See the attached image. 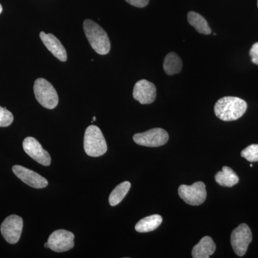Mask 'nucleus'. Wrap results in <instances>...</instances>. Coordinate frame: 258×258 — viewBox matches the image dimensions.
<instances>
[{
  "label": "nucleus",
  "instance_id": "f257e3e1",
  "mask_svg": "<svg viewBox=\"0 0 258 258\" xmlns=\"http://www.w3.org/2000/svg\"><path fill=\"white\" fill-rule=\"evenodd\" d=\"M247 108V103L244 100L237 97L226 96L217 102L215 113L217 118L224 121H232L241 118Z\"/></svg>",
  "mask_w": 258,
  "mask_h": 258
},
{
  "label": "nucleus",
  "instance_id": "f03ea898",
  "mask_svg": "<svg viewBox=\"0 0 258 258\" xmlns=\"http://www.w3.org/2000/svg\"><path fill=\"white\" fill-rule=\"evenodd\" d=\"M83 30L91 47L99 55H106L111 50V42L106 32L91 20L83 23Z\"/></svg>",
  "mask_w": 258,
  "mask_h": 258
},
{
  "label": "nucleus",
  "instance_id": "7ed1b4c3",
  "mask_svg": "<svg viewBox=\"0 0 258 258\" xmlns=\"http://www.w3.org/2000/svg\"><path fill=\"white\" fill-rule=\"evenodd\" d=\"M84 150L90 157H98L106 154L107 144L101 129L90 125L85 132Z\"/></svg>",
  "mask_w": 258,
  "mask_h": 258
},
{
  "label": "nucleus",
  "instance_id": "20e7f679",
  "mask_svg": "<svg viewBox=\"0 0 258 258\" xmlns=\"http://www.w3.org/2000/svg\"><path fill=\"white\" fill-rule=\"evenodd\" d=\"M34 93L37 101L47 109H53L58 104V95L55 88L44 79H37L34 84Z\"/></svg>",
  "mask_w": 258,
  "mask_h": 258
},
{
  "label": "nucleus",
  "instance_id": "39448f33",
  "mask_svg": "<svg viewBox=\"0 0 258 258\" xmlns=\"http://www.w3.org/2000/svg\"><path fill=\"white\" fill-rule=\"evenodd\" d=\"M178 193L181 200L192 206L202 205L207 198L206 186L203 181H198L192 185H180Z\"/></svg>",
  "mask_w": 258,
  "mask_h": 258
},
{
  "label": "nucleus",
  "instance_id": "423d86ee",
  "mask_svg": "<svg viewBox=\"0 0 258 258\" xmlns=\"http://www.w3.org/2000/svg\"><path fill=\"white\" fill-rule=\"evenodd\" d=\"M133 139L134 142L138 145L147 147H159L167 143L169 134L164 129L156 128L150 129L143 133L136 134Z\"/></svg>",
  "mask_w": 258,
  "mask_h": 258
},
{
  "label": "nucleus",
  "instance_id": "0eeeda50",
  "mask_svg": "<svg viewBox=\"0 0 258 258\" xmlns=\"http://www.w3.org/2000/svg\"><path fill=\"white\" fill-rule=\"evenodd\" d=\"M252 232L246 224H241L231 234V244L237 255L242 257L252 242Z\"/></svg>",
  "mask_w": 258,
  "mask_h": 258
},
{
  "label": "nucleus",
  "instance_id": "6e6552de",
  "mask_svg": "<svg viewBox=\"0 0 258 258\" xmlns=\"http://www.w3.org/2000/svg\"><path fill=\"white\" fill-rule=\"evenodd\" d=\"M23 228L22 217L13 215L7 217L2 223L0 230L5 240L10 244H16L21 237Z\"/></svg>",
  "mask_w": 258,
  "mask_h": 258
},
{
  "label": "nucleus",
  "instance_id": "1a4fd4ad",
  "mask_svg": "<svg viewBox=\"0 0 258 258\" xmlns=\"http://www.w3.org/2000/svg\"><path fill=\"white\" fill-rule=\"evenodd\" d=\"M75 235L70 231L56 230L49 237V248L57 252H66L74 247Z\"/></svg>",
  "mask_w": 258,
  "mask_h": 258
},
{
  "label": "nucleus",
  "instance_id": "9d476101",
  "mask_svg": "<svg viewBox=\"0 0 258 258\" xmlns=\"http://www.w3.org/2000/svg\"><path fill=\"white\" fill-rule=\"evenodd\" d=\"M23 149L32 159L42 165L47 166L51 164L49 153L42 147L41 144L33 137H27L23 141Z\"/></svg>",
  "mask_w": 258,
  "mask_h": 258
},
{
  "label": "nucleus",
  "instance_id": "9b49d317",
  "mask_svg": "<svg viewBox=\"0 0 258 258\" xmlns=\"http://www.w3.org/2000/svg\"><path fill=\"white\" fill-rule=\"evenodd\" d=\"M13 171L17 177L31 187L42 189L48 184V181L45 178L23 166L15 165L13 167Z\"/></svg>",
  "mask_w": 258,
  "mask_h": 258
},
{
  "label": "nucleus",
  "instance_id": "f8f14e48",
  "mask_svg": "<svg viewBox=\"0 0 258 258\" xmlns=\"http://www.w3.org/2000/svg\"><path fill=\"white\" fill-rule=\"evenodd\" d=\"M133 96L134 99L142 104H150L155 101L157 88L154 83L147 80H141L134 86Z\"/></svg>",
  "mask_w": 258,
  "mask_h": 258
},
{
  "label": "nucleus",
  "instance_id": "ddd939ff",
  "mask_svg": "<svg viewBox=\"0 0 258 258\" xmlns=\"http://www.w3.org/2000/svg\"><path fill=\"white\" fill-rule=\"evenodd\" d=\"M40 37L47 50L50 51L56 58L62 62H66L67 60V52L60 40L55 35L41 32L40 34Z\"/></svg>",
  "mask_w": 258,
  "mask_h": 258
},
{
  "label": "nucleus",
  "instance_id": "4468645a",
  "mask_svg": "<svg viewBox=\"0 0 258 258\" xmlns=\"http://www.w3.org/2000/svg\"><path fill=\"white\" fill-rule=\"evenodd\" d=\"M216 249V245L211 237L205 236L193 247L191 254L194 258H209Z\"/></svg>",
  "mask_w": 258,
  "mask_h": 258
},
{
  "label": "nucleus",
  "instance_id": "2eb2a0df",
  "mask_svg": "<svg viewBox=\"0 0 258 258\" xmlns=\"http://www.w3.org/2000/svg\"><path fill=\"white\" fill-rule=\"evenodd\" d=\"M215 181L222 186L232 187L239 182V177L231 168L223 166L222 170L215 175Z\"/></svg>",
  "mask_w": 258,
  "mask_h": 258
},
{
  "label": "nucleus",
  "instance_id": "dca6fc26",
  "mask_svg": "<svg viewBox=\"0 0 258 258\" xmlns=\"http://www.w3.org/2000/svg\"><path fill=\"white\" fill-rule=\"evenodd\" d=\"M162 223V217L159 215H153L142 219L135 226L138 232H149L155 230Z\"/></svg>",
  "mask_w": 258,
  "mask_h": 258
},
{
  "label": "nucleus",
  "instance_id": "f3484780",
  "mask_svg": "<svg viewBox=\"0 0 258 258\" xmlns=\"http://www.w3.org/2000/svg\"><path fill=\"white\" fill-rule=\"evenodd\" d=\"M164 72L169 76L177 74L182 69L181 58L175 52H170L166 55L163 64Z\"/></svg>",
  "mask_w": 258,
  "mask_h": 258
},
{
  "label": "nucleus",
  "instance_id": "a211bd4d",
  "mask_svg": "<svg viewBox=\"0 0 258 258\" xmlns=\"http://www.w3.org/2000/svg\"><path fill=\"white\" fill-rule=\"evenodd\" d=\"M187 20L189 25L194 27L200 33L204 35H210L212 33L211 28L209 26L208 22L201 15L195 12H189L187 15Z\"/></svg>",
  "mask_w": 258,
  "mask_h": 258
},
{
  "label": "nucleus",
  "instance_id": "6ab92c4d",
  "mask_svg": "<svg viewBox=\"0 0 258 258\" xmlns=\"http://www.w3.org/2000/svg\"><path fill=\"white\" fill-rule=\"evenodd\" d=\"M131 183L129 181H123L118 184L114 189L112 191L109 196V204L111 206L114 207L121 203L130 190Z\"/></svg>",
  "mask_w": 258,
  "mask_h": 258
},
{
  "label": "nucleus",
  "instance_id": "aec40b11",
  "mask_svg": "<svg viewBox=\"0 0 258 258\" xmlns=\"http://www.w3.org/2000/svg\"><path fill=\"white\" fill-rule=\"evenodd\" d=\"M241 156L249 162L258 161V144H252L242 151Z\"/></svg>",
  "mask_w": 258,
  "mask_h": 258
},
{
  "label": "nucleus",
  "instance_id": "412c9836",
  "mask_svg": "<svg viewBox=\"0 0 258 258\" xmlns=\"http://www.w3.org/2000/svg\"><path fill=\"white\" fill-rule=\"evenodd\" d=\"M14 116L6 108L0 106V127H8L12 124Z\"/></svg>",
  "mask_w": 258,
  "mask_h": 258
},
{
  "label": "nucleus",
  "instance_id": "4be33fe9",
  "mask_svg": "<svg viewBox=\"0 0 258 258\" xmlns=\"http://www.w3.org/2000/svg\"><path fill=\"white\" fill-rule=\"evenodd\" d=\"M249 55L251 57V60L253 63L258 64V42L252 45L249 50Z\"/></svg>",
  "mask_w": 258,
  "mask_h": 258
},
{
  "label": "nucleus",
  "instance_id": "5701e85b",
  "mask_svg": "<svg viewBox=\"0 0 258 258\" xmlns=\"http://www.w3.org/2000/svg\"><path fill=\"white\" fill-rule=\"evenodd\" d=\"M125 2L132 6L139 8H145L149 3V0H125Z\"/></svg>",
  "mask_w": 258,
  "mask_h": 258
},
{
  "label": "nucleus",
  "instance_id": "b1692460",
  "mask_svg": "<svg viewBox=\"0 0 258 258\" xmlns=\"http://www.w3.org/2000/svg\"><path fill=\"white\" fill-rule=\"evenodd\" d=\"M44 246H45V247H46V248H49L48 242H45V244H44Z\"/></svg>",
  "mask_w": 258,
  "mask_h": 258
},
{
  "label": "nucleus",
  "instance_id": "393cba45",
  "mask_svg": "<svg viewBox=\"0 0 258 258\" xmlns=\"http://www.w3.org/2000/svg\"><path fill=\"white\" fill-rule=\"evenodd\" d=\"M2 12H3V7H2L1 4H0V14H1Z\"/></svg>",
  "mask_w": 258,
  "mask_h": 258
},
{
  "label": "nucleus",
  "instance_id": "a878e982",
  "mask_svg": "<svg viewBox=\"0 0 258 258\" xmlns=\"http://www.w3.org/2000/svg\"><path fill=\"white\" fill-rule=\"evenodd\" d=\"M96 120V117H93V121H94V120Z\"/></svg>",
  "mask_w": 258,
  "mask_h": 258
},
{
  "label": "nucleus",
  "instance_id": "bb28decb",
  "mask_svg": "<svg viewBox=\"0 0 258 258\" xmlns=\"http://www.w3.org/2000/svg\"><path fill=\"white\" fill-rule=\"evenodd\" d=\"M249 166H250V167H252V166H253V165H252V164H250V165H249Z\"/></svg>",
  "mask_w": 258,
  "mask_h": 258
},
{
  "label": "nucleus",
  "instance_id": "cd10ccee",
  "mask_svg": "<svg viewBox=\"0 0 258 258\" xmlns=\"http://www.w3.org/2000/svg\"><path fill=\"white\" fill-rule=\"evenodd\" d=\"M257 7H258V0H257Z\"/></svg>",
  "mask_w": 258,
  "mask_h": 258
}]
</instances>
